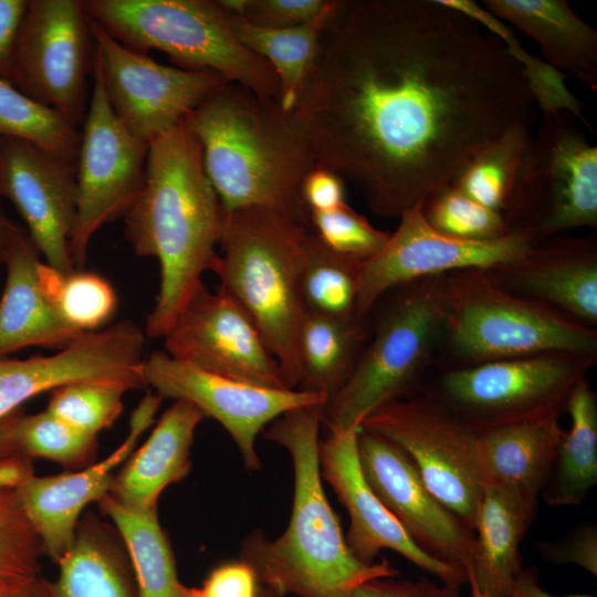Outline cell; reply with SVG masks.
<instances>
[{
	"instance_id": "7a4b0ae2",
	"label": "cell",
	"mask_w": 597,
	"mask_h": 597,
	"mask_svg": "<svg viewBox=\"0 0 597 597\" xmlns=\"http://www.w3.org/2000/svg\"><path fill=\"white\" fill-rule=\"evenodd\" d=\"M224 211L186 118L149 143L145 186L123 217L125 237L138 256L156 258L159 291L145 324L163 338L212 271Z\"/></svg>"
},
{
	"instance_id": "cb8c5ba5",
	"label": "cell",
	"mask_w": 597,
	"mask_h": 597,
	"mask_svg": "<svg viewBox=\"0 0 597 597\" xmlns=\"http://www.w3.org/2000/svg\"><path fill=\"white\" fill-rule=\"evenodd\" d=\"M205 416L191 404L175 402L163 413L146 442L132 452L114 476L109 495L136 512L157 509L160 493L191 470L190 449Z\"/></svg>"
},
{
	"instance_id": "bcb514c9",
	"label": "cell",
	"mask_w": 597,
	"mask_h": 597,
	"mask_svg": "<svg viewBox=\"0 0 597 597\" xmlns=\"http://www.w3.org/2000/svg\"><path fill=\"white\" fill-rule=\"evenodd\" d=\"M460 587L428 577H378L357 586L350 597H462Z\"/></svg>"
},
{
	"instance_id": "ac0fdd59",
	"label": "cell",
	"mask_w": 597,
	"mask_h": 597,
	"mask_svg": "<svg viewBox=\"0 0 597 597\" xmlns=\"http://www.w3.org/2000/svg\"><path fill=\"white\" fill-rule=\"evenodd\" d=\"M145 331L123 320L82 333L52 355L0 358V419L25 400L70 384H113L127 391L145 388Z\"/></svg>"
},
{
	"instance_id": "7dc6e473",
	"label": "cell",
	"mask_w": 597,
	"mask_h": 597,
	"mask_svg": "<svg viewBox=\"0 0 597 597\" xmlns=\"http://www.w3.org/2000/svg\"><path fill=\"white\" fill-rule=\"evenodd\" d=\"M259 588L253 570L239 561L214 568L197 589L199 597H259Z\"/></svg>"
},
{
	"instance_id": "2e32d148",
	"label": "cell",
	"mask_w": 597,
	"mask_h": 597,
	"mask_svg": "<svg viewBox=\"0 0 597 597\" xmlns=\"http://www.w3.org/2000/svg\"><path fill=\"white\" fill-rule=\"evenodd\" d=\"M143 376L146 387L161 398L187 401L205 418L217 420L233 439L248 470L261 467L255 441L265 425L289 410L326 402L316 392L268 388L207 371L165 350L145 357Z\"/></svg>"
},
{
	"instance_id": "44dd1931",
	"label": "cell",
	"mask_w": 597,
	"mask_h": 597,
	"mask_svg": "<svg viewBox=\"0 0 597 597\" xmlns=\"http://www.w3.org/2000/svg\"><path fill=\"white\" fill-rule=\"evenodd\" d=\"M359 428L332 432L320 441L321 476L335 491L349 515L345 537L353 555L373 564L383 549H391L438 580L462 586L468 574L421 549L367 483L357 451Z\"/></svg>"
},
{
	"instance_id": "1f68e13d",
	"label": "cell",
	"mask_w": 597,
	"mask_h": 597,
	"mask_svg": "<svg viewBox=\"0 0 597 597\" xmlns=\"http://www.w3.org/2000/svg\"><path fill=\"white\" fill-rule=\"evenodd\" d=\"M97 503L114 522L127 548L137 597H190V588L178 579L174 553L159 524L157 509L132 511L109 493Z\"/></svg>"
},
{
	"instance_id": "60d3db41",
	"label": "cell",
	"mask_w": 597,
	"mask_h": 597,
	"mask_svg": "<svg viewBox=\"0 0 597 597\" xmlns=\"http://www.w3.org/2000/svg\"><path fill=\"white\" fill-rule=\"evenodd\" d=\"M126 391L113 384H70L52 390L45 410L71 428L96 437L122 413Z\"/></svg>"
},
{
	"instance_id": "9c48e42d",
	"label": "cell",
	"mask_w": 597,
	"mask_h": 597,
	"mask_svg": "<svg viewBox=\"0 0 597 597\" xmlns=\"http://www.w3.org/2000/svg\"><path fill=\"white\" fill-rule=\"evenodd\" d=\"M503 216L511 231L535 242L572 229L596 228L597 147L569 112H542Z\"/></svg>"
},
{
	"instance_id": "ba28073f",
	"label": "cell",
	"mask_w": 597,
	"mask_h": 597,
	"mask_svg": "<svg viewBox=\"0 0 597 597\" xmlns=\"http://www.w3.org/2000/svg\"><path fill=\"white\" fill-rule=\"evenodd\" d=\"M444 335L464 366L546 353L597 356L593 327L505 290L486 270L447 274Z\"/></svg>"
},
{
	"instance_id": "e575fe53",
	"label": "cell",
	"mask_w": 597,
	"mask_h": 597,
	"mask_svg": "<svg viewBox=\"0 0 597 597\" xmlns=\"http://www.w3.org/2000/svg\"><path fill=\"white\" fill-rule=\"evenodd\" d=\"M96 437L65 425L46 410L27 415L17 409L0 419V457L44 458L73 468L96 455Z\"/></svg>"
},
{
	"instance_id": "d590c367",
	"label": "cell",
	"mask_w": 597,
	"mask_h": 597,
	"mask_svg": "<svg viewBox=\"0 0 597 597\" xmlns=\"http://www.w3.org/2000/svg\"><path fill=\"white\" fill-rule=\"evenodd\" d=\"M364 262L328 249L310 228L301 295L306 313L337 318H362L357 311Z\"/></svg>"
},
{
	"instance_id": "6da1fadb",
	"label": "cell",
	"mask_w": 597,
	"mask_h": 597,
	"mask_svg": "<svg viewBox=\"0 0 597 597\" xmlns=\"http://www.w3.org/2000/svg\"><path fill=\"white\" fill-rule=\"evenodd\" d=\"M533 103L501 39L440 0H335L292 112L317 166L399 218Z\"/></svg>"
},
{
	"instance_id": "9f6ffc18",
	"label": "cell",
	"mask_w": 597,
	"mask_h": 597,
	"mask_svg": "<svg viewBox=\"0 0 597 597\" xmlns=\"http://www.w3.org/2000/svg\"><path fill=\"white\" fill-rule=\"evenodd\" d=\"M467 584H469L471 597H486L484 594L480 591V589L476 587V585L468 579Z\"/></svg>"
},
{
	"instance_id": "7c38bea8",
	"label": "cell",
	"mask_w": 597,
	"mask_h": 597,
	"mask_svg": "<svg viewBox=\"0 0 597 597\" xmlns=\"http://www.w3.org/2000/svg\"><path fill=\"white\" fill-rule=\"evenodd\" d=\"M93 78L76 159V217L70 238L75 270H84L94 234L123 218L138 199L149 148L119 122L100 78Z\"/></svg>"
},
{
	"instance_id": "74e56055",
	"label": "cell",
	"mask_w": 597,
	"mask_h": 597,
	"mask_svg": "<svg viewBox=\"0 0 597 597\" xmlns=\"http://www.w3.org/2000/svg\"><path fill=\"white\" fill-rule=\"evenodd\" d=\"M443 4L460 11L495 34L506 45L509 53L522 67L528 90L541 112L567 111L589 128L585 119L583 103L566 86L565 76L542 57L528 52L514 31L472 0H440Z\"/></svg>"
},
{
	"instance_id": "f1b7e54d",
	"label": "cell",
	"mask_w": 597,
	"mask_h": 597,
	"mask_svg": "<svg viewBox=\"0 0 597 597\" xmlns=\"http://www.w3.org/2000/svg\"><path fill=\"white\" fill-rule=\"evenodd\" d=\"M368 337L367 318L306 313L298 335L297 389L323 395L327 401L353 373Z\"/></svg>"
},
{
	"instance_id": "4dcf8cb0",
	"label": "cell",
	"mask_w": 597,
	"mask_h": 597,
	"mask_svg": "<svg viewBox=\"0 0 597 597\" xmlns=\"http://www.w3.org/2000/svg\"><path fill=\"white\" fill-rule=\"evenodd\" d=\"M57 564L59 576L49 582L51 597H137L122 552L93 521L77 525L72 547Z\"/></svg>"
},
{
	"instance_id": "4316f807",
	"label": "cell",
	"mask_w": 597,
	"mask_h": 597,
	"mask_svg": "<svg viewBox=\"0 0 597 597\" xmlns=\"http://www.w3.org/2000/svg\"><path fill=\"white\" fill-rule=\"evenodd\" d=\"M40 253L25 234L6 265L0 295V358L27 347L62 349L82 333L46 300L38 282Z\"/></svg>"
},
{
	"instance_id": "277c9868",
	"label": "cell",
	"mask_w": 597,
	"mask_h": 597,
	"mask_svg": "<svg viewBox=\"0 0 597 597\" xmlns=\"http://www.w3.org/2000/svg\"><path fill=\"white\" fill-rule=\"evenodd\" d=\"M186 122L224 212L263 207L308 224L301 189L316 163L293 112L279 98L224 82Z\"/></svg>"
},
{
	"instance_id": "3957f363",
	"label": "cell",
	"mask_w": 597,
	"mask_h": 597,
	"mask_svg": "<svg viewBox=\"0 0 597 597\" xmlns=\"http://www.w3.org/2000/svg\"><path fill=\"white\" fill-rule=\"evenodd\" d=\"M324 402L289 410L276 418L265 438L291 455L294 495L284 533L270 541L262 530L243 538L240 561L259 585L294 597H350L360 584L397 577L386 558L366 564L348 548L338 519L325 495L320 471V427Z\"/></svg>"
},
{
	"instance_id": "ffe728a7",
	"label": "cell",
	"mask_w": 597,
	"mask_h": 597,
	"mask_svg": "<svg viewBox=\"0 0 597 597\" xmlns=\"http://www.w3.org/2000/svg\"><path fill=\"white\" fill-rule=\"evenodd\" d=\"M357 451L367 483L413 542L468 574L473 531L429 491L406 452L360 427Z\"/></svg>"
},
{
	"instance_id": "d6986e66",
	"label": "cell",
	"mask_w": 597,
	"mask_h": 597,
	"mask_svg": "<svg viewBox=\"0 0 597 597\" xmlns=\"http://www.w3.org/2000/svg\"><path fill=\"white\" fill-rule=\"evenodd\" d=\"M10 201L44 262L75 271L70 238L76 217V164L15 137H0V199Z\"/></svg>"
},
{
	"instance_id": "f6af8a7d",
	"label": "cell",
	"mask_w": 597,
	"mask_h": 597,
	"mask_svg": "<svg viewBox=\"0 0 597 597\" xmlns=\"http://www.w3.org/2000/svg\"><path fill=\"white\" fill-rule=\"evenodd\" d=\"M536 548L546 561L575 564L597 576V527L593 522L580 524L563 538L540 542Z\"/></svg>"
},
{
	"instance_id": "9a60e30c",
	"label": "cell",
	"mask_w": 597,
	"mask_h": 597,
	"mask_svg": "<svg viewBox=\"0 0 597 597\" xmlns=\"http://www.w3.org/2000/svg\"><path fill=\"white\" fill-rule=\"evenodd\" d=\"M537 244L528 234L512 231L489 241L452 238L434 230L425 219L422 202L399 217L396 231L383 250L364 262L357 311L368 318L380 298L392 289L425 277L463 270H495L525 259Z\"/></svg>"
},
{
	"instance_id": "8992f818",
	"label": "cell",
	"mask_w": 597,
	"mask_h": 597,
	"mask_svg": "<svg viewBox=\"0 0 597 597\" xmlns=\"http://www.w3.org/2000/svg\"><path fill=\"white\" fill-rule=\"evenodd\" d=\"M81 1L86 15L129 50H158L177 67L213 71L259 95L280 96L273 69L237 40L218 0Z\"/></svg>"
},
{
	"instance_id": "836d02e7",
	"label": "cell",
	"mask_w": 597,
	"mask_h": 597,
	"mask_svg": "<svg viewBox=\"0 0 597 597\" xmlns=\"http://www.w3.org/2000/svg\"><path fill=\"white\" fill-rule=\"evenodd\" d=\"M533 118L509 126L470 159L451 185L483 207L504 213L531 137Z\"/></svg>"
},
{
	"instance_id": "83f0119b",
	"label": "cell",
	"mask_w": 597,
	"mask_h": 597,
	"mask_svg": "<svg viewBox=\"0 0 597 597\" xmlns=\"http://www.w3.org/2000/svg\"><path fill=\"white\" fill-rule=\"evenodd\" d=\"M559 418L521 421L479 433V460L484 481L537 499L565 432Z\"/></svg>"
},
{
	"instance_id": "f546056e",
	"label": "cell",
	"mask_w": 597,
	"mask_h": 597,
	"mask_svg": "<svg viewBox=\"0 0 597 597\" xmlns=\"http://www.w3.org/2000/svg\"><path fill=\"white\" fill-rule=\"evenodd\" d=\"M565 412L570 428L562 437L541 492L554 507L579 504L597 483V398L586 377L572 390Z\"/></svg>"
},
{
	"instance_id": "52a82bcc",
	"label": "cell",
	"mask_w": 597,
	"mask_h": 597,
	"mask_svg": "<svg viewBox=\"0 0 597 597\" xmlns=\"http://www.w3.org/2000/svg\"><path fill=\"white\" fill-rule=\"evenodd\" d=\"M446 276L389 291L353 373L323 406L329 433L359 428L377 408L408 397L444 334Z\"/></svg>"
},
{
	"instance_id": "c3c4849f",
	"label": "cell",
	"mask_w": 597,
	"mask_h": 597,
	"mask_svg": "<svg viewBox=\"0 0 597 597\" xmlns=\"http://www.w3.org/2000/svg\"><path fill=\"white\" fill-rule=\"evenodd\" d=\"M301 195L308 213L333 210L346 202L344 180L317 165L304 178Z\"/></svg>"
},
{
	"instance_id": "4fadbf2b",
	"label": "cell",
	"mask_w": 597,
	"mask_h": 597,
	"mask_svg": "<svg viewBox=\"0 0 597 597\" xmlns=\"http://www.w3.org/2000/svg\"><path fill=\"white\" fill-rule=\"evenodd\" d=\"M93 56L94 41L81 0H29L11 83L77 127L90 104Z\"/></svg>"
},
{
	"instance_id": "484cf974",
	"label": "cell",
	"mask_w": 597,
	"mask_h": 597,
	"mask_svg": "<svg viewBox=\"0 0 597 597\" xmlns=\"http://www.w3.org/2000/svg\"><path fill=\"white\" fill-rule=\"evenodd\" d=\"M534 40L545 62L597 90V32L565 0H484L481 4Z\"/></svg>"
},
{
	"instance_id": "ee69618b",
	"label": "cell",
	"mask_w": 597,
	"mask_h": 597,
	"mask_svg": "<svg viewBox=\"0 0 597 597\" xmlns=\"http://www.w3.org/2000/svg\"><path fill=\"white\" fill-rule=\"evenodd\" d=\"M247 22L268 29H290L321 15L333 0H218Z\"/></svg>"
},
{
	"instance_id": "8d00e7d4",
	"label": "cell",
	"mask_w": 597,
	"mask_h": 597,
	"mask_svg": "<svg viewBox=\"0 0 597 597\" xmlns=\"http://www.w3.org/2000/svg\"><path fill=\"white\" fill-rule=\"evenodd\" d=\"M36 273L46 300L80 333L98 331L114 316L117 295L102 275L85 270L64 273L41 260Z\"/></svg>"
},
{
	"instance_id": "b9f144b4",
	"label": "cell",
	"mask_w": 597,
	"mask_h": 597,
	"mask_svg": "<svg viewBox=\"0 0 597 597\" xmlns=\"http://www.w3.org/2000/svg\"><path fill=\"white\" fill-rule=\"evenodd\" d=\"M41 541L14 491L0 492V584L39 576Z\"/></svg>"
},
{
	"instance_id": "f907efd6",
	"label": "cell",
	"mask_w": 597,
	"mask_h": 597,
	"mask_svg": "<svg viewBox=\"0 0 597 597\" xmlns=\"http://www.w3.org/2000/svg\"><path fill=\"white\" fill-rule=\"evenodd\" d=\"M32 476V459L22 455L0 457V492H15Z\"/></svg>"
},
{
	"instance_id": "6f0895ef",
	"label": "cell",
	"mask_w": 597,
	"mask_h": 597,
	"mask_svg": "<svg viewBox=\"0 0 597 597\" xmlns=\"http://www.w3.org/2000/svg\"><path fill=\"white\" fill-rule=\"evenodd\" d=\"M190 597H199L197 588H190Z\"/></svg>"
},
{
	"instance_id": "f35d334b",
	"label": "cell",
	"mask_w": 597,
	"mask_h": 597,
	"mask_svg": "<svg viewBox=\"0 0 597 597\" xmlns=\"http://www.w3.org/2000/svg\"><path fill=\"white\" fill-rule=\"evenodd\" d=\"M0 137L28 140L76 164L81 132L56 111L0 78Z\"/></svg>"
},
{
	"instance_id": "11a10c76",
	"label": "cell",
	"mask_w": 597,
	"mask_h": 597,
	"mask_svg": "<svg viewBox=\"0 0 597 597\" xmlns=\"http://www.w3.org/2000/svg\"><path fill=\"white\" fill-rule=\"evenodd\" d=\"M259 597H286L285 595L275 593L269 588L260 587L259 588Z\"/></svg>"
},
{
	"instance_id": "db71d44e",
	"label": "cell",
	"mask_w": 597,
	"mask_h": 597,
	"mask_svg": "<svg viewBox=\"0 0 597 597\" xmlns=\"http://www.w3.org/2000/svg\"><path fill=\"white\" fill-rule=\"evenodd\" d=\"M27 234L3 209L0 199V264H4L17 243Z\"/></svg>"
},
{
	"instance_id": "7bdbcfd3",
	"label": "cell",
	"mask_w": 597,
	"mask_h": 597,
	"mask_svg": "<svg viewBox=\"0 0 597 597\" xmlns=\"http://www.w3.org/2000/svg\"><path fill=\"white\" fill-rule=\"evenodd\" d=\"M308 224L328 249L362 262L377 255L389 239L346 202L333 210L311 211Z\"/></svg>"
},
{
	"instance_id": "30bf717a",
	"label": "cell",
	"mask_w": 597,
	"mask_h": 597,
	"mask_svg": "<svg viewBox=\"0 0 597 597\" xmlns=\"http://www.w3.org/2000/svg\"><path fill=\"white\" fill-rule=\"evenodd\" d=\"M596 357L546 353L461 366L428 396L475 433L515 422L561 417Z\"/></svg>"
},
{
	"instance_id": "d4e9b609",
	"label": "cell",
	"mask_w": 597,
	"mask_h": 597,
	"mask_svg": "<svg viewBox=\"0 0 597 597\" xmlns=\"http://www.w3.org/2000/svg\"><path fill=\"white\" fill-rule=\"evenodd\" d=\"M536 506L537 499L519 490L484 483L467 572L486 597H502L523 568L520 547Z\"/></svg>"
},
{
	"instance_id": "5b68a950",
	"label": "cell",
	"mask_w": 597,
	"mask_h": 597,
	"mask_svg": "<svg viewBox=\"0 0 597 597\" xmlns=\"http://www.w3.org/2000/svg\"><path fill=\"white\" fill-rule=\"evenodd\" d=\"M308 233V224L269 208L224 212L212 270L219 289L258 327L292 389L301 379L298 335L306 314L301 279Z\"/></svg>"
},
{
	"instance_id": "681fc988",
	"label": "cell",
	"mask_w": 597,
	"mask_h": 597,
	"mask_svg": "<svg viewBox=\"0 0 597 597\" xmlns=\"http://www.w3.org/2000/svg\"><path fill=\"white\" fill-rule=\"evenodd\" d=\"M29 0H0V78L11 82L13 56Z\"/></svg>"
},
{
	"instance_id": "e0dca14e",
	"label": "cell",
	"mask_w": 597,
	"mask_h": 597,
	"mask_svg": "<svg viewBox=\"0 0 597 597\" xmlns=\"http://www.w3.org/2000/svg\"><path fill=\"white\" fill-rule=\"evenodd\" d=\"M163 339L168 355L207 371L290 388L258 327L221 289L212 292L202 283Z\"/></svg>"
},
{
	"instance_id": "ab89813d",
	"label": "cell",
	"mask_w": 597,
	"mask_h": 597,
	"mask_svg": "<svg viewBox=\"0 0 597 597\" xmlns=\"http://www.w3.org/2000/svg\"><path fill=\"white\" fill-rule=\"evenodd\" d=\"M422 213L434 230L457 239L489 241L512 232L502 212L483 207L452 185L428 197Z\"/></svg>"
},
{
	"instance_id": "8fae6325",
	"label": "cell",
	"mask_w": 597,
	"mask_h": 597,
	"mask_svg": "<svg viewBox=\"0 0 597 597\" xmlns=\"http://www.w3.org/2000/svg\"><path fill=\"white\" fill-rule=\"evenodd\" d=\"M360 428L401 448L429 491L473 531L485 483L478 433L426 395L383 405Z\"/></svg>"
},
{
	"instance_id": "d6a6232c",
	"label": "cell",
	"mask_w": 597,
	"mask_h": 597,
	"mask_svg": "<svg viewBox=\"0 0 597 597\" xmlns=\"http://www.w3.org/2000/svg\"><path fill=\"white\" fill-rule=\"evenodd\" d=\"M334 4L335 0L313 21L290 29L256 27L223 9L237 40L273 69L280 83L279 101L287 112L295 105L314 60L323 25Z\"/></svg>"
},
{
	"instance_id": "603a6c76",
	"label": "cell",
	"mask_w": 597,
	"mask_h": 597,
	"mask_svg": "<svg viewBox=\"0 0 597 597\" xmlns=\"http://www.w3.org/2000/svg\"><path fill=\"white\" fill-rule=\"evenodd\" d=\"M505 290L597 324V245L593 237L537 244L522 261L489 271Z\"/></svg>"
},
{
	"instance_id": "5bb4252c",
	"label": "cell",
	"mask_w": 597,
	"mask_h": 597,
	"mask_svg": "<svg viewBox=\"0 0 597 597\" xmlns=\"http://www.w3.org/2000/svg\"><path fill=\"white\" fill-rule=\"evenodd\" d=\"M88 21L94 41L92 73L100 78L119 122L147 144L174 129L227 82L213 71L158 63L148 54L125 48Z\"/></svg>"
},
{
	"instance_id": "f5cc1de1",
	"label": "cell",
	"mask_w": 597,
	"mask_h": 597,
	"mask_svg": "<svg viewBox=\"0 0 597 597\" xmlns=\"http://www.w3.org/2000/svg\"><path fill=\"white\" fill-rule=\"evenodd\" d=\"M0 597H51L49 582L40 576L0 584Z\"/></svg>"
},
{
	"instance_id": "7402d4cb",
	"label": "cell",
	"mask_w": 597,
	"mask_h": 597,
	"mask_svg": "<svg viewBox=\"0 0 597 597\" xmlns=\"http://www.w3.org/2000/svg\"><path fill=\"white\" fill-rule=\"evenodd\" d=\"M163 398L148 392L133 410L128 433L107 458L76 472L32 476L15 493L36 532L42 553L56 564L72 547L84 507L109 493L114 469L132 454L140 436L154 422Z\"/></svg>"
},
{
	"instance_id": "816d5d0a",
	"label": "cell",
	"mask_w": 597,
	"mask_h": 597,
	"mask_svg": "<svg viewBox=\"0 0 597 597\" xmlns=\"http://www.w3.org/2000/svg\"><path fill=\"white\" fill-rule=\"evenodd\" d=\"M502 597H593L584 594L557 596L543 589L534 567L522 568Z\"/></svg>"
}]
</instances>
